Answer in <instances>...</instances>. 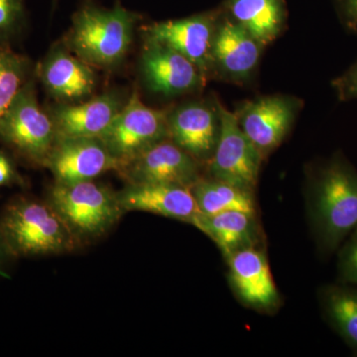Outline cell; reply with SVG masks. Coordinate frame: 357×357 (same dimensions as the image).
Returning a JSON list of instances; mask_svg holds the SVG:
<instances>
[{
	"mask_svg": "<svg viewBox=\"0 0 357 357\" xmlns=\"http://www.w3.org/2000/svg\"><path fill=\"white\" fill-rule=\"evenodd\" d=\"M25 20V0H0V45L15 37Z\"/></svg>",
	"mask_w": 357,
	"mask_h": 357,
	"instance_id": "cell-24",
	"label": "cell"
},
{
	"mask_svg": "<svg viewBox=\"0 0 357 357\" xmlns=\"http://www.w3.org/2000/svg\"><path fill=\"white\" fill-rule=\"evenodd\" d=\"M7 257H11L9 255L8 250H7L6 243H4L3 238H2L1 234H0V277L2 278H8V274L4 270V262H6Z\"/></svg>",
	"mask_w": 357,
	"mask_h": 357,
	"instance_id": "cell-29",
	"label": "cell"
},
{
	"mask_svg": "<svg viewBox=\"0 0 357 357\" xmlns=\"http://www.w3.org/2000/svg\"><path fill=\"white\" fill-rule=\"evenodd\" d=\"M220 126L215 152L206 163L208 177L255 194L263 158L239 126L236 115L220 105Z\"/></svg>",
	"mask_w": 357,
	"mask_h": 357,
	"instance_id": "cell-7",
	"label": "cell"
},
{
	"mask_svg": "<svg viewBox=\"0 0 357 357\" xmlns=\"http://www.w3.org/2000/svg\"><path fill=\"white\" fill-rule=\"evenodd\" d=\"M0 139L33 163L45 165L57 139L50 114L40 107L30 79L0 119Z\"/></svg>",
	"mask_w": 357,
	"mask_h": 357,
	"instance_id": "cell-5",
	"label": "cell"
},
{
	"mask_svg": "<svg viewBox=\"0 0 357 357\" xmlns=\"http://www.w3.org/2000/svg\"><path fill=\"white\" fill-rule=\"evenodd\" d=\"M29 60L0 45V119L31 79Z\"/></svg>",
	"mask_w": 357,
	"mask_h": 357,
	"instance_id": "cell-23",
	"label": "cell"
},
{
	"mask_svg": "<svg viewBox=\"0 0 357 357\" xmlns=\"http://www.w3.org/2000/svg\"><path fill=\"white\" fill-rule=\"evenodd\" d=\"M122 109L114 93H102L79 105H59L51 112L57 137H98Z\"/></svg>",
	"mask_w": 357,
	"mask_h": 357,
	"instance_id": "cell-18",
	"label": "cell"
},
{
	"mask_svg": "<svg viewBox=\"0 0 357 357\" xmlns=\"http://www.w3.org/2000/svg\"><path fill=\"white\" fill-rule=\"evenodd\" d=\"M220 103L194 102L168 114L169 138L191 155L199 164H206L220 138Z\"/></svg>",
	"mask_w": 357,
	"mask_h": 357,
	"instance_id": "cell-13",
	"label": "cell"
},
{
	"mask_svg": "<svg viewBox=\"0 0 357 357\" xmlns=\"http://www.w3.org/2000/svg\"><path fill=\"white\" fill-rule=\"evenodd\" d=\"M220 10L208 11L147 26L146 40L159 42L192 61L204 77L211 70V51Z\"/></svg>",
	"mask_w": 357,
	"mask_h": 357,
	"instance_id": "cell-10",
	"label": "cell"
},
{
	"mask_svg": "<svg viewBox=\"0 0 357 357\" xmlns=\"http://www.w3.org/2000/svg\"><path fill=\"white\" fill-rule=\"evenodd\" d=\"M332 84L340 102L357 100V60L344 74L335 77Z\"/></svg>",
	"mask_w": 357,
	"mask_h": 357,
	"instance_id": "cell-26",
	"label": "cell"
},
{
	"mask_svg": "<svg viewBox=\"0 0 357 357\" xmlns=\"http://www.w3.org/2000/svg\"><path fill=\"white\" fill-rule=\"evenodd\" d=\"M338 282L357 285V229L338 249Z\"/></svg>",
	"mask_w": 357,
	"mask_h": 357,
	"instance_id": "cell-25",
	"label": "cell"
},
{
	"mask_svg": "<svg viewBox=\"0 0 357 357\" xmlns=\"http://www.w3.org/2000/svg\"><path fill=\"white\" fill-rule=\"evenodd\" d=\"M220 10L264 47L280 36L287 22L285 0H225Z\"/></svg>",
	"mask_w": 357,
	"mask_h": 357,
	"instance_id": "cell-19",
	"label": "cell"
},
{
	"mask_svg": "<svg viewBox=\"0 0 357 357\" xmlns=\"http://www.w3.org/2000/svg\"><path fill=\"white\" fill-rule=\"evenodd\" d=\"M17 180L13 161L4 152L0 151V185H11Z\"/></svg>",
	"mask_w": 357,
	"mask_h": 357,
	"instance_id": "cell-28",
	"label": "cell"
},
{
	"mask_svg": "<svg viewBox=\"0 0 357 357\" xmlns=\"http://www.w3.org/2000/svg\"><path fill=\"white\" fill-rule=\"evenodd\" d=\"M141 73L150 91L165 96L185 95L204 86L206 77L192 61L175 49L146 40Z\"/></svg>",
	"mask_w": 357,
	"mask_h": 357,
	"instance_id": "cell-11",
	"label": "cell"
},
{
	"mask_svg": "<svg viewBox=\"0 0 357 357\" xmlns=\"http://www.w3.org/2000/svg\"><path fill=\"white\" fill-rule=\"evenodd\" d=\"M319 302L326 323L357 356V285L337 282L323 286Z\"/></svg>",
	"mask_w": 357,
	"mask_h": 357,
	"instance_id": "cell-21",
	"label": "cell"
},
{
	"mask_svg": "<svg viewBox=\"0 0 357 357\" xmlns=\"http://www.w3.org/2000/svg\"><path fill=\"white\" fill-rule=\"evenodd\" d=\"M57 183L91 181L119 165L98 137H57L45 165Z\"/></svg>",
	"mask_w": 357,
	"mask_h": 357,
	"instance_id": "cell-14",
	"label": "cell"
},
{
	"mask_svg": "<svg viewBox=\"0 0 357 357\" xmlns=\"http://www.w3.org/2000/svg\"><path fill=\"white\" fill-rule=\"evenodd\" d=\"M117 197L124 213L144 211L188 223L199 213L191 190L183 185L128 183Z\"/></svg>",
	"mask_w": 357,
	"mask_h": 357,
	"instance_id": "cell-16",
	"label": "cell"
},
{
	"mask_svg": "<svg viewBox=\"0 0 357 357\" xmlns=\"http://www.w3.org/2000/svg\"><path fill=\"white\" fill-rule=\"evenodd\" d=\"M48 204L60 215L77 243L102 236L123 215L117 192L91 181L55 183Z\"/></svg>",
	"mask_w": 357,
	"mask_h": 357,
	"instance_id": "cell-4",
	"label": "cell"
},
{
	"mask_svg": "<svg viewBox=\"0 0 357 357\" xmlns=\"http://www.w3.org/2000/svg\"><path fill=\"white\" fill-rule=\"evenodd\" d=\"M0 234L11 257L60 255L77 243L50 204L28 198L7 204L0 217Z\"/></svg>",
	"mask_w": 357,
	"mask_h": 357,
	"instance_id": "cell-3",
	"label": "cell"
},
{
	"mask_svg": "<svg viewBox=\"0 0 357 357\" xmlns=\"http://www.w3.org/2000/svg\"><path fill=\"white\" fill-rule=\"evenodd\" d=\"M138 20L121 3L112 8L84 4L73 16L65 47L91 67L112 69L128 55Z\"/></svg>",
	"mask_w": 357,
	"mask_h": 357,
	"instance_id": "cell-2",
	"label": "cell"
},
{
	"mask_svg": "<svg viewBox=\"0 0 357 357\" xmlns=\"http://www.w3.org/2000/svg\"><path fill=\"white\" fill-rule=\"evenodd\" d=\"M306 206L319 252L332 255L357 229V170L344 154L309 167Z\"/></svg>",
	"mask_w": 357,
	"mask_h": 357,
	"instance_id": "cell-1",
	"label": "cell"
},
{
	"mask_svg": "<svg viewBox=\"0 0 357 357\" xmlns=\"http://www.w3.org/2000/svg\"><path fill=\"white\" fill-rule=\"evenodd\" d=\"M342 26L357 36V0H333Z\"/></svg>",
	"mask_w": 357,
	"mask_h": 357,
	"instance_id": "cell-27",
	"label": "cell"
},
{
	"mask_svg": "<svg viewBox=\"0 0 357 357\" xmlns=\"http://www.w3.org/2000/svg\"><path fill=\"white\" fill-rule=\"evenodd\" d=\"M201 164L170 138L148 148L117 172L128 183L171 184L191 188L201 176Z\"/></svg>",
	"mask_w": 357,
	"mask_h": 357,
	"instance_id": "cell-9",
	"label": "cell"
},
{
	"mask_svg": "<svg viewBox=\"0 0 357 357\" xmlns=\"http://www.w3.org/2000/svg\"><path fill=\"white\" fill-rule=\"evenodd\" d=\"M301 107L302 102L295 96L277 93L244 102L234 114L244 134L264 160L290 132Z\"/></svg>",
	"mask_w": 357,
	"mask_h": 357,
	"instance_id": "cell-8",
	"label": "cell"
},
{
	"mask_svg": "<svg viewBox=\"0 0 357 357\" xmlns=\"http://www.w3.org/2000/svg\"><path fill=\"white\" fill-rule=\"evenodd\" d=\"M263 48V45L220 10L211 51V74L229 83H248L257 69Z\"/></svg>",
	"mask_w": 357,
	"mask_h": 357,
	"instance_id": "cell-12",
	"label": "cell"
},
{
	"mask_svg": "<svg viewBox=\"0 0 357 357\" xmlns=\"http://www.w3.org/2000/svg\"><path fill=\"white\" fill-rule=\"evenodd\" d=\"M100 138L117 162L119 171L148 148L169 138L168 114L148 107L134 91Z\"/></svg>",
	"mask_w": 357,
	"mask_h": 357,
	"instance_id": "cell-6",
	"label": "cell"
},
{
	"mask_svg": "<svg viewBox=\"0 0 357 357\" xmlns=\"http://www.w3.org/2000/svg\"><path fill=\"white\" fill-rule=\"evenodd\" d=\"M39 76L48 93L63 102H77L91 95L96 86L91 66L65 46L51 49L40 65Z\"/></svg>",
	"mask_w": 357,
	"mask_h": 357,
	"instance_id": "cell-17",
	"label": "cell"
},
{
	"mask_svg": "<svg viewBox=\"0 0 357 357\" xmlns=\"http://www.w3.org/2000/svg\"><path fill=\"white\" fill-rule=\"evenodd\" d=\"M191 225L217 244L225 259L237 251L257 245L259 241L255 213L229 211L206 215L199 213Z\"/></svg>",
	"mask_w": 357,
	"mask_h": 357,
	"instance_id": "cell-20",
	"label": "cell"
},
{
	"mask_svg": "<svg viewBox=\"0 0 357 357\" xmlns=\"http://www.w3.org/2000/svg\"><path fill=\"white\" fill-rule=\"evenodd\" d=\"M199 213L211 215L229 211L256 215L255 194L229 183L201 177L190 188Z\"/></svg>",
	"mask_w": 357,
	"mask_h": 357,
	"instance_id": "cell-22",
	"label": "cell"
},
{
	"mask_svg": "<svg viewBox=\"0 0 357 357\" xmlns=\"http://www.w3.org/2000/svg\"><path fill=\"white\" fill-rule=\"evenodd\" d=\"M227 261L230 286L244 306L263 312L279 307L280 295L264 251L251 246L237 251Z\"/></svg>",
	"mask_w": 357,
	"mask_h": 357,
	"instance_id": "cell-15",
	"label": "cell"
}]
</instances>
